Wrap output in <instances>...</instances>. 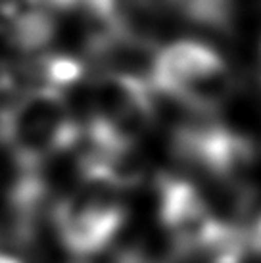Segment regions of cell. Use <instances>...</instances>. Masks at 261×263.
I'll return each instance as SVG.
<instances>
[{
  "label": "cell",
  "mask_w": 261,
  "mask_h": 263,
  "mask_svg": "<svg viewBox=\"0 0 261 263\" xmlns=\"http://www.w3.org/2000/svg\"><path fill=\"white\" fill-rule=\"evenodd\" d=\"M83 127L65 95L43 85L15 92L0 114V148L25 173L79 144Z\"/></svg>",
  "instance_id": "cell-1"
},
{
  "label": "cell",
  "mask_w": 261,
  "mask_h": 263,
  "mask_svg": "<svg viewBox=\"0 0 261 263\" xmlns=\"http://www.w3.org/2000/svg\"><path fill=\"white\" fill-rule=\"evenodd\" d=\"M127 215L119 189L102 177H85L48 212L56 242L79 259L106 252L125 229Z\"/></svg>",
  "instance_id": "cell-2"
},
{
  "label": "cell",
  "mask_w": 261,
  "mask_h": 263,
  "mask_svg": "<svg viewBox=\"0 0 261 263\" xmlns=\"http://www.w3.org/2000/svg\"><path fill=\"white\" fill-rule=\"evenodd\" d=\"M150 88L198 114L221 108L232 95V75L215 48L179 41L156 52Z\"/></svg>",
  "instance_id": "cell-3"
},
{
  "label": "cell",
  "mask_w": 261,
  "mask_h": 263,
  "mask_svg": "<svg viewBox=\"0 0 261 263\" xmlns=\"http://www.w3.org/2000/svg\"><path fill=\"white\" fill-rule=\"evenodd\" d=\"M248 248L252 250L255 256L261 259V217L255 221L252 231L248 233Z\"/></svg>",
  "instance_id": "cell-4"
},
{
  "label": "cell",
  "mask_w": 261,
  "mask_h": 263,
  "mask_svg": "<svg viewBox=\"0 0 261 263\" xmlns=\"http://www.w3.org/2000/svg\"><path fill=\"white\" fill-rule=\"evenodd\" d=\"M242 257L244 256H221V257H215V259L206 261V263H242Z\"/></svg>",
  "instance_id": "cell-5"
}]
</instances>
